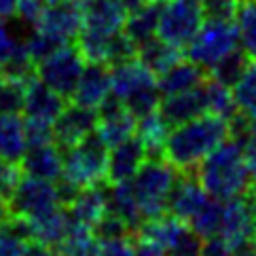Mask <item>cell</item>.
Listing matches in <instances>:
<instances>
[{"label":"cell","instance_id":"obj_1","mask_svg":"<svg viewBox=\"0 0 256 256\" xmlns=\"http://www.w3.org/2000/svg\"><path fill=\"white\" fill-rule=\"evenodd\" d=\"M228 138H231L228 118L206 112L172 127L163 144V157L178 172L186 174L197 170L199 163Z\"/></svg>","mask_w":256,"mask_h":256},{"label":"cell","instance_id":"obj_2","mask_svg":"<svg viewBox=\"0 0 256 256\" xmlns=\"http://www.w3.org/2000/svg\"><path fill=\"white\" fill-rule=\"evenodd\" d=\"M195 172L201 186L218 201H228L248 193L250 182L254 180L244 157V146L235 138L224 140L216 150L210 152Z\"/></svg>","mask_w":256,"mask_h":256},{"label":"cell","instance_id":"obj_3","mask_svg":"<svg viewBox=\"0 0 256 256\" xmlns=\"http://www.w3.org/2000/svg\"><path fill=\"white\" fill-rule=\"evenodd\" d=\"M112 76V96L121 100L125 108L136 118L154 112L161 102L159 76L150 68H146L138 56L110 66Z\"/></svg>","mask_w":256,"mask_h":256},{"label":"cell","instance_id":"obj_4","mask_svg":"<svg viewBox=\"0 0 256 256\" xmlns=\"http://www.w3.org/2000/svg\"><path fill=\"white\" fill-rule=\"evenodd\" d=\"M180 178L178 170L166 157H148L132 178V186L138 199L144 220L168 212L172 190Z\"/></svg>","mask_w":256,"mask_h":256},{"label":"cell","instance_id":"obj_5","mask_svg":"<svg viewBox=\"0 0 256 256\" xmlns=\"http://www.w3.org/2000/svg\"><path fill=\"white\" fill-rule=\"evenodd\" d=\"M240 49V30L233 20H204L201 28L186 44L184 56L208 74L216 64Z\"/></svg>","mask_w":256,"mask_h":256},{"label":"cell","instance_id":"obj_6","mask_svg":"<svg viewBox=\"0 0 256 256\" xmlns=\"http://www.w3.org/2000/svg\"><path fill=\"white\" fill-rule=\"evenodd\" d=\"M108 152H110V148L94 132L83 142L66 150L62 180H66L68 184L78 190L102 184L108 172Z\"/></svg>","mask_w":256,"mask_h":256},{"label":"cell","instance_id":"obj_7","mask_svg":"<svg viewBox=\"0 0 256 256\" xmlns=\"http://www.w3.org/2000/svg\"><path fill=\"white\" fill-rule=\"evenodd\" d=\"M87 66L85 56L80 53L76 42L62 44L36 64V76H38L44 85H49L53 91H58L60 96L70 100L74 96V89L80 80V74Z\"/></svg>","mask_w":256,"mask_h":256},{"label":"cell","instance_id":"obj_8","mask_svg":"<svg viewBox=\"0 0 256 256\" xmlns=\"http://www.w3.org/2000/svg\"><path fill=\"white\" fill-rule=\"evenodd\" d=\"M204 20L206 17L199 0H163L157 36L184 51L201 28Z\"/></svg>","mask_w":256,"mask_h":256},{"label":"cell","instance_id":"obj_9","mask_svg":"<svg viewBox=\"0 0 256 256\" xmlns=\"http://www.w3.org/2000/svg\"><path fill=\"white\" fill-rule=\"evenodd\" d=\"M11 212L15 218L22 220H32V218H40L44 214H51L53 210L64 206L60 186L51 180H42L36 176H26L17 184L15 193L8 199Z\"/></svg>","mask_w":256,"mask_h":256},{"label":"cell","instance_id":"obj_10","mask_svg":"<svg viewBox=\"0 0 256 256\" xmlns=\"http://www.w3.org/2000/svg\"><path fill=\"white\" fill-rule=\"evenodd\" d=\"M218 237H222L233 250L256 242V197L252 190L224 201Z\"/></svg>","mask_w":256,"mask_h":256},{"label":"cell","instance_id":"obj_11","mask_svg":"<svg viewBox=\"0 0 256 256\" xmlns=\"http://www.w3.org/2000/svg\"><path fill=\"white\" fill-rule=\"evenodd\" d=\"M34 28L51 34L62 44L74 42L83 28V8L72 0H49Z\"/></svg>","mask_w":256,"mask_h":256},{"label":"cell","instance_id":"obj_12","mask_svg":"<svg viewBox=\"0 0 256 256\" xmlns=\"http://www.w3.org/2000/svg\"><path fill=\"white\" fill-rule=\"evenodd\" d=\"M136 132H138V118L127 110L121 100L110 96L98 108L96 134L102 138V142L108 146V148H112V146L134 138Z\"/></svg>","mask_w":256,"mask_h":256},{"label":"cell","instance_id":"obj_13","mask_svg":"<svg viewBox=\"0 0 256 256\" xmlns=\"http://www.w3.org/2000/svg\"><path fill=\"white\" fill-rule=\"evenodd\" d=\"M96 125H98V110L70 102L56 118V123H53V136H56V142L62 148L68 150L78 142H83L87 136L94 134Z\"/></svg>","mask_w":256,"mask_h":256},{"label":"cell","instance_id":"obj_14","mask_svg":"<svg viewBox=\"0 0 256 256\" xmlns=\"http://www.w3.org/2000/svg\"><path fill=\"white\" fill-rule=\"evenodd\" d=\"M110 96H112L110 66H108V64H100V62H87L78 85L74 89V96L70 100L74 104L98 110Z\"/></svg>","mask_w":256,"mask_h":256},{"label":"cell","instance_id":"obj_15","mask_svg":"<svg viewBox=\"0 0 256 256\" xmlns=\"http://www.w3.org/2000/svg\"><path fill=\"white\" fill-rule=\"evenodd\" d=\"M64 108H66V98L60 96L58 91H53L49 85H44L36 74L28 78L26 104H24L26 118H34V121H44L53 125Z\"/></svg>","mask_w":256,"mask_h":256},{"label":"cell","instance_id":"obj_16","mask_svg":"<svg viewBox=\"0 0 256 256\" xmlns=\"http://www.w3.org/2000/svg\"><path fill=\"white\" fill-rule=\"evenodd\" d=\"M146 159H148V152H146V146L138 136L112 146L110 152H108L106 182L108 184H116V182L132 180Z\"/></svg>","mask_w":256,"mask_h":256},{"label":"cell","instance_id":"obj_17","mask_svg":"<svg viewBox=\"0 0 256 256\" xmlns=\"http://www.w3.org/2000/svg\"><path fill=\"white\" fill-rule=\"evenodd\" d=\"M210 199L212 197H210L208 190L201 186L199 178L193 176V172H186V176H180L176 186L172 190L168 212L188 224L201 212V208H204Z\"/></svg>","mask_w":256,"mask_h":256},{"label":"cell","instance_id":"obj_18","mask_svg":"<svg viewBox=\"0 0 256 256\" xmlns=\"http://www.w3.org/2000/svg\"><path fill=\"white\" fill-rule=\"evenodd\" d=\"M208 112L204 85L190 91H182V94L163 96L159 102V114L166 118L170 127H176L180 123H186L190 118Z\"/></svg>","mask_w":256,"mask_h":256},{"label":"cell","instance_id":"obj_19","mask_svg":"<svg viewBox=\"0 0 256 256\" xmlns=\"http://www.w3.org/2000/svg\"><path fill=\"white\" fill-rule=\"evenodd\" d=\"M58 142L30 146L22 159V170L28 176H36L42 180L60 182L64 176V154Z\"/></svg>","mask_w":256,"mask_h":256},{"label":"cell","instance_id":"obj_20","mask_svg":"<svg viewBox=\"0 0 256 256\" xmlns=\"http://www.w3.org/2000/svg\"><path fill=\"white\" fill-rule=\"evenodd\" d=\"M206 78H208V72L186 58V60H178L163 74H159V89H161V96L182 94V91L201 87L206 83Z\"/></svg>","mask_w":256,"mask_h":256},{"label":"cell","instance_id":"obj_21","mask_svg":"<svg viewBox=\"0 0 256 256\" xmlns=\"http://www.w3.org/2000/svg\"><path fill=\"white\" fill-rule=\"evenodd\" d=\"M66 208L76 222L94 226L100 218L108 212V190L104 186V182L78 190L76 197L72 199Z\"/></svg>","mask_w":256,"mask_h":256},{"label":"cell","instance_id":"obj_22","mask_svg":"<svg viewBox=\"0 0 256 256\" xmlns=\"http://www.w3.org/2000/svg\"><path fill=\"white\" fill-rule=\"evenodd\" d=\"M26 150H28L26 121L20 114L0 112V157L22 163Z\"/></svg>","mask_w":256,"mask_h":256},{"label":"cell","instance_id":"obj_23","mask_svg":"<svg viewBox=\"0 0 256 256\" xmlns=\"http://www.w3.org/2000/svg\"><path fill=\"white\" fill-rule=\"evenodd\" d=\"M161 6H163V0H148L142 8L127 15L123 32L134 40L136 47H140L142 42L150 40L152 36H157Z\"/></svg>","mask_w":256,"mask_h":256},{"label":"cell","instance_id":"obj_24","mask_svg":"<svg viewBox=\"0 0 256 256\" xmlns=\"http://www.w3.org/2000/svg\"><path fill=\"white\" fill-rule=\"evenodd\" d=\"M108 212L121 216L123 220L134 228V231H138L140 228V224L144 222V218H142L138 199H136V193H134L132 180L110 184V190H108Z\"/></svg>","mask_w":256,"mask_h":256},{"label":"cell","instance_id":"obj_25","mask_svg":"<svg viewBox=\"0 0 256 256\" xmlns=\"http://www.w3.org/2000/svg\"><path fill=\"white\" fill-rule=\"evenodd\" d=\"M138 60L159 76L170 66H174L178 60H182V49L161 40L159 36H152L150 40L142 42L138 47Z\"/></svg>","mask_w":256,"mask_h":256},{"label":"cell","instance_id":"obj_26","mask_svg":"<svg viewBox=\"0 0 256 256\" xmlns=\"http://www.w3.org/2000/svg\"><path fill=\"white\" fill-rule=\"evenodd\" d=\"M170 130L172 127L159 114V108L154 112L138 118V132H136V136L144 142L148 157H163V144H166Z\"/></svg>","mask_w":256,"mask_h":256},{"label":"cell","instance_id":"obj_27","mask_svg":"<svg viewBox=\"0 0 256 256\" xmlns=\"http://www.w3.org/2000/svg\"><path fill=\"white\" fill-rule=\"evenodd\" d=\"M204 96H206L208 112L228 118V121L237 114V102L233 96V87H228L208 74L206 83H204Z\"/></svg>","mask_w":256,"mask_h":256},{"label":"cell","instance_id":"obj_28","mask_svg":"<svg viewBox=\"0 0 256 256\" xmlns=\"http://www.w3.org/2000/svg\"><path fill=\"white\" fill-rule=\"evenodd\" d=\"M237 112L256 123V62H250L242 78L233 85Z\"/></svg>","mask_w":256,"mask_h":256},{"label":"cell","instance_id":"obj_29","mask_svg":"<svg viewBox=\"0 0 256 256\" xmlns=\"http://www.w3.org/2000/svg\"><path fill=\"white\" fill-rule=\"evenodd\" d=\"M235 24L240 30V47L250 62H256V0H242Z\"/></svg>","mask_w":256,"mask_h":256},{"label":"cell","instance_id":"obj_30","mask_svg":"<svg viewBox=\"0 0 256 256\" xmlns=\"http://www.w3.org/2000/svg\"><path fill=\"white\" fill-rule=\"evenodd\" d=\"M26 85L28 80L0 74V112L20 114L26 104Z\"/></svg>","mask_w":256,"mask_h":256},{"label":"cell","instance_id":"obj_31","mask_svg":"<svg viewBox=\"0 0 256 256\" xmlns=\"http://www.w3.org/2000/svg\"><path fill=\"white\" fill-rule=\"evenodd\" d=\"M222 210H224V201H218V199L212 197L188 224L193 226L204 240H208V237H216L218 233H220Z\"/></svg>","mask_w":256,"mask_h":256},{"label":"cell","instance_id":"obj_32","mask_svg":"<svg viewBox=\"0 0 256 256\" xmlns=\"http://www.w3.org/2000/svg\"><path fill=\"white\" fill-rule=\"evenodd\" d=\"M250 64V58L244 53V49L240 47L237 51H233L231 56H226L220 64H216V66L210 70V76H214L216 80H220V83L233 87L237 80L242 78V74L246 72Z\"/></svg>","mask_w":256,"mask_h":256},{"label":"cell","instance_id":"obj_33","mask_svg":"<svg viewBox=\"0 0 256 256\" xmlns=\"http://www.w3.org/2000/svg\"><path fill=\"white\" fill-rule=\"evenodd\" d=\"M94 233H96L98 240H114V237H125V235H132L136 231L123 220L121 216H116L112 212H106L94 224Z\"/></svg>","mask_w":256,"mask_h":256},{"label":"cell","instance_id":"obj_34","mask_svg":"<svg viewBox=\"0 0 256 256\" xmlns=\"http://www.w3.org/2000/svg\"><path fill=\"white\" fill-rule=\"evenodd\" d=\"M26 44H28V51H30V56L34 58L36 64H38L40 60H44L47 56H51L56 49L62 47V42L58 38H53L51 34L42 32L38 28H32V32L26 36Z\"/></svg>","mask_w":256,"mask_h":256},{"label":"cell","instance_id":"obj_35","mask_svg":"<svg viewBox=\"0 0 256 256\" xmlns=\"http://www.w3.org/2000/svg\"><path fill=\"white\" fill-rule=\"evenodd\" d=\"M28 244L30 242L17 231L13 222L0 228V256H26Z\"/></svg>","mask_w":256,"mask_h":256},{"label":"cell","instance_id":"obj_36","mask_svg":"<svg viewBox=\"0 0 256 256\" xmlns=\"http://www.w3.org/2000/svg\"><path fill=\"white\" fill-rule=\"evenodd\" d=\"M22 166L17 161H8L4 157H0V197L11 199L15 193L17 184L22 182Z\"/></svg>","mask_w":256,"mask_h":256},{"label":"cell","instance_id":"obj_37","mask_svg":"<svg viewBox=\"0 0 256 256\" xmlns=\"http://www.w3.org/2000/svg\"><path fill=\"white\" fill-rule=\"evenodd\" d=\"M242 0H201L206 20H235Z\"/></svg>","mask_w":256,"mask_h":256},{"label":"cell","instance_id":"obj_38","mask_svg":"<svg viewBox=\"0 0 256 256\" xmlns=\"http://www.w3.org/2000/svg\"><path fill=\"white\" fill-rule=\"evenodd\" d=\"M136 242H132V235L114 237V240H98L96 256H134Z\"/></svg>","mask_w":256,"mask_h":256},{"label":"cell","instance_id":"obj_39","mask_svg":"<svg viewBox=\"0 0 256 256\" xmlns=\"http://www.w3.org/2000/svg\"><path fill=\"white\" fill-rule=\"evenodd\" d=\"M24 121H26V138H28V148H30V146H40V144L56 142L51 123L34 121V118H24Z\"/></svg>","mask_w":256,"mask_h":256},{"label":"cell","instance_id":"obj_40","mask_svg":"<svg viewBox=\"0 0 256 256\" xmlns=\"http://www.w3.org/2000/svg\"><path fill=\"white\" fill-rule=\"evenodd\" d=\"M47 4H49V0H20V4H17V17H20L24 24H28L34 28Z\"/></svg>","mask_w":256,"mask_h":256},{"label":"cell","instance_id":"obj_41","mask_svg":"<svg viewBox=\"0 0 256 256\" xmlns=\"http://www.w3.org/2000/svg\"><path fill=\"white\" fill-rule=\"evenodd\" d=\"M20 38H15L11 28L4 24V20H0V68L13 58V53L20 47Z\"/></svg>","mask_w":256,"mask_h":256},{"label":"cell","instance_id":"obj_42","mask_svg":"<svg viewBox=\"0 0 256 256\" xmlns=\"http://www.w3.org/2000/svg\"><path fill=\"white\" fill-rule=\"evenodd\" d=\"M240 142L244 146V157H246V163H248V168H250V174L256 180V123L244 134V138Z\"/></svg>","mask_w":256,"mask_h":256},{"label":"cell","instance_id":"obj_43","mask_svg":"<svg viewBox=\"0 0 256 256\" xmlns=\"http://www.w3.org/2000/svg\"><path fill=\"white\" fill-rule=\"evenodd\" d=\"M199 256H233V248L228 246L222 237H208L204 240Z\"/></svg>","mask_w":256,"mask_h":256},{"label":"cell","instance_id":"obj_44","mask_svg":"<svg viewBox=\"0 0 256 256\" xmlns=\"http://www.w3.org/2000/svg\"><path fill=\"white\" fill-rule=\"evenodd\" d=\"M168 252L161 248V246L152 244L148 240H142L138 237V242H136V250H134V256H166Z\"/></svg>","mask_w":256,"mask_h":256},{"label":"cell","instance_id":"obj_45","mask_svg":"<svg viewBox=\"0 0 256 256\" xmlns=\"http://www.w3.org/2000/svg\"><path fill=\"white\" fill-rule=\"evenodd\" d=\"M17 4L20 0H0V20H11L17 15Z\"/></svg>","mask_w":256,"mask_h":256},{"label":"cell","instance_id":"obj_46","mask_svg":"<svg viewBox=\"0 0 256 256\" xmlns=\"http://www.w3.org/2000/svg\"><path fill=\"white\" fill-rule=\"evenodd\" d=\"M11 218H13V212H11V206H8V199L0 197V228L11 222Z\"/></svg>","mask_w":256,"mask_h":256},{"label":"cell","instance_id":"obj_47","mask_svg":"<svg viewBox=\"0 0 256 256\" xmlns=\"http://www.w3.org/2000/svg\"><path fill=\"white\" fill-rule=\"evenodd\" d=\"M233 256H256V242H250L242 246V248L233 250Z\"/></svg>","mask_w":256,"mask_h":256},{"label":"cell","instance_id":"obj_48","mask_svg":"<svg viewBox=\"0 0 256 256\" xmlns=\"http://www.w3.org/2000/svg\"><path fill=\"white\" fill-rule=\"evenodd\" d=\"M121 2L127 8V13H134V11H138V8H142L148 0H121Z\"/></svg>","mask_w":256,"mask_h":256},{"label":"cell","instance_id":"obj_49","mask_svg":"<svg viewBox=\"0 0 256 256\" xmlns=\"http://www.w3.org/2000/svg\"><path fill=\"white\" fill-rule=\"evenodd\" d=\"M252 193H254V197H256V180H254V186H252Z\"/></svg>","mask_w":256,"mask_h":256},{"label":"cell","instance_id":"obj_50","mask_svg":"<svg viewBox=\"0 0 256 256\" xmlns=\"http://www.w3.org/2000/svg\"><path fill=\"white\" fill-rule=\"evenodd\" d=\"M199 2H201V0H199Z\"/></svg>","mask_w":256,"mask_h":256}]
</instances>
